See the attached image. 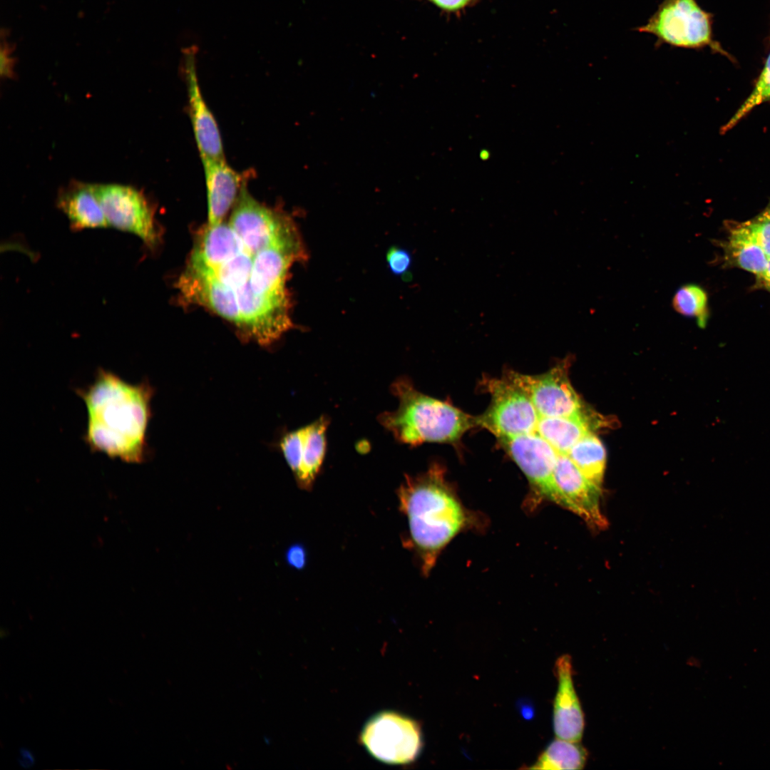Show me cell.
Returning <instances> with one entry per match:
<instances>
[{"label":"cell","instance_id":"12","mask_svg":"<svg viewBox=\"0 0 770 770\" xmlns=\"http://www.w3.org/2000/svg\"><path fill=\"white\" fill-rule=\"evenodd\" d=\"M553 475L556 503L577 514L590 528L605 529L607 522L600 507L601 487L589 480L567 454H558Z\"/></svg>","mask_w":770,"mask_h":770},{"label":"cell","instance_id":"32","mask_svg":"<svg viewBox=\"0 0 770 770\" xmlns=\"http://www.w3.org/2000/svg\"><path fill=\"white\" fill-rule=\"evenodd\" d=\"M18 761L22 767L30 768L35 763V758L29 749L23 747L20 749V757Z\"/></svg>","mask_w":770,"mask_h":770},{"label":"cell","instance_id":"14","mask_svg":"<svg viewBox=\"0 0 770 770\" xmlns=\"http://www.w3.org/2000/svg\"><path fill=\"white\" fill-rule=\"evenodd\" d=\"M305 257L301 242L270 247L257 252L249 283L256 294L289 302L286 279L292 265Z\"/></svg>","mask_w":770,"mask_h":770},{"label":"cell","instance_id":"7","mask_svg":"<svg viewBox=\"0 0 770 770\" xmlns=\"http://www.w3.org/2000/svg\"><path fill=\"white\" fill-rule=\"evenodd\" d=\"M360 741L375 759L389 764H408L423 746L420 724L394 712H383L365 724Z\"/></svg>","mask_w":770,"mask_h":770},{"label":"cell","instance_id":"8","mask_svg":"<svg viewBox=\"0 0 770 770\" xmlns=\"http://www.w3.org/2000/svg\"><path fill=\"white\" fill-rule=\"evenodd\" d=\"M108 225L138 236L153 248L160 241L154 210L145 195L129 185L90 184Z\"/></svg>","mask_w":770,"mask_h":770},{"label":"cell","instance_id":"17","mask_svg":"<svg viewBox=\"0 0 770 770\" xmlns=\"http://www.w3.org/2000/svg\"><path fill=\"white\" fill-rule=\"evenodd\" d=\"M205 173L207 224L222 222L228 211L235 205L242 185V175L229 166L225 158H201Z\"/></svg>","mask_w":770,"mask_h":770},{"label":"cell","instance_id":"11","mask_svg":"<svg viewBox=\"0 0 770 770\" xmlns=\"http://www.w3.org/2000/svg\"><path fill=\"white\" fill-rule=\"evenodd\" d=\"M327 416L286 433L280 439L279 448L297 485L309 490L322 466L327 451Z\"/></svg>","mask_w":770,"mask_h":770},{"label":"cell","instance_id":"2","mask_svg":"<svg viewBox=\"0 0 770 770\" xmlns=\"http://www.w3.org/2000/svg\"><path fill=\"white\" fill-rule=\"evenodd\" d=\"M405 477L397 496L399 510L408 522L406 543L428 575L441 550L465 525L466 515L439 465L433 463L422 474Z\"/></svg>","mask_w":770,"mask_h":770},{"label":"cell","instance_id":"24","mask_svg":"<svg viewBox=\"0 0 770 770\" xmlns=\"http://www.w3.org/2000/svg\"><path fill=\"white\" fill-rule=\"evenodd\" d=\"M707 304L706 292L701 287L692 284L679 287L672 299L674 310L684 316L696 318L701 328H704L707 322Z\"/></svg>","mask_w":770,"mask_h":770},{"label":"cell","instance_id":"19","mask_svg":"<svg viewBox=\"0 0 770 770\" xmlns=\"http://www.w3.org/2000/svg\"><path fill=\"white\" fill-rule=\"evenodd\" d=\"M58 207L73 230L105 228L108 223L90 184L75 183L58 195Z\"/></svg>","mask_w":770,"mask_h":770},{"label":"cell","instance_id":"3","mask_svg":"<svg viewBox=\"0 0 770 770\" xmlns=\"http://www.w3.org/2000/svg\"><path fill=\"white\" fill-rule=\"evenodd\" d=\"M391 391L398 408L381 413L378 421L401 443H452L478 426L476 417L419 391L406 377L394 381Z\"/></svg>","mask_w":770,"mask_h":770},{"label":"cell","instance_id":"10","mask_svg":"<svg viewBox=\"0 0 770 770\" xmlns=\"http://www.w3.org/2000/svg\"><path fill=\"white\" fill-rule=\"evenodd\" d=\"M509 456L527 477L538 501H557L554 468L558 453L534 432L499 439Z\"/></svg>","mask_w":770,"mask_h":770},{"label":"cell","instance_id":"16","mask_svg":"<svg viewBox=\"0 0 770 770\" xmlns=\"http://www.w3.org/2000/svg\"><path fill=\"white\" fill-rule=\"evenodd\" d=\"M554 672L558 689L553 702V730L556 738L580 741L585 719L574 687L571 657L563 654L555 661Z\"/></svg>","mask_w":770,"mask_h":770},{"label":"cell","instance_id":"20","mask_svg":"<svg viewBox=\"0 0 770 770\" xmlns=\"http://www.w3.org/2000/svg\"><path fill=\"white\" fill-rule=\"evenodd\" d=\"M723 247L727 261L733 266L757 277L766 270L769 258L742 222H736L729 227V236Z\"/></svg>","mask_w":770,"mask_h":770},{"label":"cell","instance_id":"23","mask_svg":"<svg viewBox=\"0 0 770 770\" xmlns=\"http://www.w3.org/2000/svg\"><path fill=\"white\" fill-rule=\"evenodd\" d=\"M587 750L577 741L556 738L539 756L530 769H581L587 761Z\"/></svg>","mask_w":770,"mask_h":770},{"label":"cell","instance_id":"30","mask_svg":"<svg viewBox=\"0 0 770 770\" xmlns=\"http://www.w3.org/2000/svg\"><path fill=\"white\" fill-rule=\"evenodd\" d=\"M286 558L291 566L299 569L305 564L306 553L301 545H294L288 549Z\"/></svg>","mask_w":770,"mask_h":770},{"label":"cell","instance_id":"4","mask_svg":"<svg viewBox=\"0 0 770 770\" xmlns=\"http://www.w3.org/2000/svg\"><path fill=\"white\" fill-rule=\"evenodd\" d=\"M636 30L655 36L657 46L667 44L682 48L709 46L722 51L712 40L709 14L696 0H663L646 24Z\"/></svg>","mask_w":770,"mask_h":770},{"label":"cell","instance_id":"28","mask_svg":"<svg viewBox=\"0 0 770 770\" xmlns=\"http://www.w3.org/2000/svg\"><path fill=\"white\" fill-rule=\"evenodd\" d=\"M386 261L391 272L396 275H405L411 265V254L406 250L391 247L386 253Z\"/></svg>","mask_w":770,"mask_h":770},{"label":"cell","instance_id":"5","mask_svg":"<svg viewBox=\"0 0 770 770\" xmlns=\"http://www.w3.org/2000/svg\"><path fill=\"white\" fill-rule=\"evenodd\" d=\"M228 223L246 250L253 257L270 247L301 242L290 217L255 200L248 192L245 183Z\"/></svg>","mask_w":770,"mask_h":770},{"label":"cell","instance_id":"25","mask_svg":"<svg viewBox=\"0 0 770 770\" xmlns=\"http://www.w3.org/2000/svg\"><path fill=\"white\" fill-rule=\"evenodd\" d=\"M252 263L253 256L246 250H244L235 257L213 270L193 269L212 275L222 284L235 290L249 282Z\"/></svg>","mask_w":770,"mask_h":770},{"label":"cell","instance_id":"18","mask_svg":"<svg viewBox=\"0 0 770 770\" xmlns=\"http://www.w3.org/2000/svg\"><path fill=\"white\" fill-rule=\"evenodd\" d=\"M246 250L229 223L207 225L199 235L188 266L213 270Z\"/></svg>","mask_w":770,"mask_h":770},{"label":"cell","instance_id":"26","mask_svg":"<svg viewBox=\"0 0 770 770\" xmlns=\"http://www.w3.org/2000/svg\"><path fill=\"white\" fill-rule=\"evenodd\" d=\"M769 101H770V53L753 91L733 116L724 124L721 131L726 133L755 107Z\"/></svg>","mask_w":770,"mask_h":770},{"label":"cell","instance_id":"34","mask_svg":"<svg viewBox=\"0 0 770 770\" xmlns=\"http://www.w3.org/2000/svg\"><path fill=\"white\" fill-rule=\"evenodd\" d=\"M764 215L770 217V206L762 212Z\"/></svg>","mask_w":770,"mask_h":770},{"label":"cell","instance_id":"1","mask_svg":"<svg viewBox=\"0 0 770 770\" xmlns=\"http://www.w3.org/2000/svg\"><path fill=\"white\" fill-rule=\"evenodd\" d=\"M76 391L86 408L83 439L91 451L127 463L144 461L153 387L148 381L130 384L100 367L93 383Z\"/></svg>","mask_w":770,"mask_h":770},{"label":"cell","instance_id":"9","mask_svg":"<svg viewBox=\"0 0 770 770\" xmlns=\"http://www.w3.org/2000/svg\"><path fill=\"white\" fill-rule=\"evenodd\" d=\"M569 365V359H565L540 375L509 371L505 376L528 396L539 416H587L582 400L570 381Z\"/></svg>","mask_w":770,"mask_h":770},{"label":"cell","instance_id":"22","mask_svg":"<svg viewBox=\"0 0 770 770\" xmlns=\"http://www.w3.org/2000/svg\"><path fill=\"white\" fill-rule=\"evenodd\" d=\"M582 473L599 487L602 486L606 463V451L592 432L578 441L567 454Z\"/></svg>","mask_w":770,"mask_h":770},{"label":"cell","instance_id":"29","mask_svg":"<svg viewBox=\"0 0 770 770\" xmlns=\"http://www.w3.org/2000/svg\"><path fill=\"white\" fill-rule=\"evenodd\" d=\"M12 46L11 45L2 39L1 43V74L2 76L11 77L14 74V58L11 56Z\"/></svg>","mask_w":770,"mask_h":770},{"label":"cell","instance_id":"6","mask_svg":"<svg viewBox=\"0 0 770 770\" xmlns=\"http://www.w3.org/2000/svg\"><path fill=\"white\" fill-rule=\"evenodd\" d=\"M485 390L491 395L487 410L476 417L477 425L498 439L535 432L539 415L528 396L504 376L484 378Z\"/></svg>","mask_w":770,"mask_h":770},{"label":"cell","instance_id":"13","mask_svg":"<svg viewBox=\"0 0 770 770\" xmlns=\"http://www.w3.org/2000/svg\"><path fill=\"white\" fill-rule=\"evenodd\" d=\"M197 47L183 50V71L187 86L188 111L200 158H225L217 123L202 94L196 68Z\"/></svg>","mask_w":770,"mask_h":770},{"label":"cell","instance_id":"21","mask_svg":"<svg viewBox=\"0 0 770 770\" xmlns=\"http://www.w3.org/2000/svg\"><path fill=\"white\" fill-rule=\"evenodd\" d=\"M590 416L581 417H539L535 433L560 454H568L582 438L592 432Z\"/></svg>","mask_w":770,"mask_h":770},{"label":"cell","instance_id":"31","mask_svg":"<svg viewBox=\"0 0 770 770\" xmlns=\"http://www.w3.org/2000/svg\"><path fill=\"white\" fill-rule=\"evenodd\" d=\"M442 10L449 12L458 11L472 4L477 0H428Z\"/></svg>","mask_w":770,"mask_h":770},{"label":"cell","instance_id":"33","mask_svg":"<svg viewBox=\"0 0 770 770\" xmlns=\"http://www.w3.org/2000/svg\"><path fill=\"white\" fill-rule=\"evenodd\" d=\"M759 281L765 289L770 292V259L764 272L759 277Z\"/></svg>","mask_w":770,"mask_h":770},{"label":"cell","instance_id":"15","mask_svg":"<svg viewBox=\"0 0 770 770\" xmlns=\"http://www.w3.org/2000/svg\"><path fill=\"white\" fill-rule=\"evenodd\" d=\"M178 288L188 302L202 306L238 327L241 316L235 290L212 275L188 266L181 274Z\"/></svg>","mask_w":770,"mask_h":770},{"label":"cell","instance_id":"27","mask_svg":"<svg viewBox=\"0 0 770 770\" xmlns=\"http://www.w3.org/2000/svg\"><path fill=\"white\" fill-rule=\"evenodd\" d=\"M742 224L770 259V217L761 213Z\"/></svg>","mask_w":770,"mask_h":770}]
</instances>
